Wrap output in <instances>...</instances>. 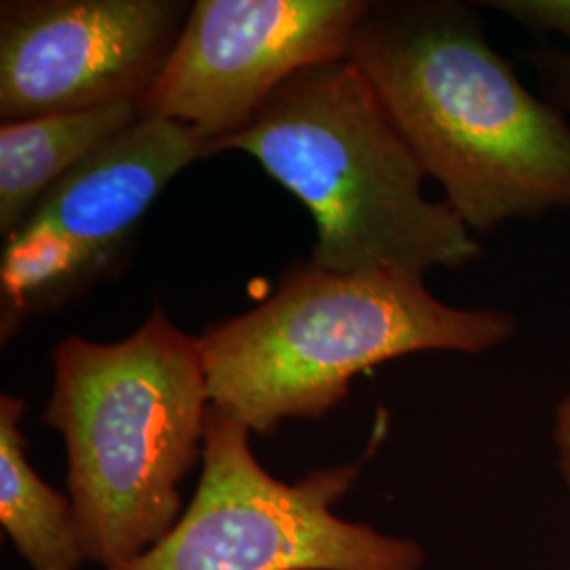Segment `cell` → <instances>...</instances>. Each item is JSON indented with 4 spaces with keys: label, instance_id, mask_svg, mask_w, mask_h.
<instances>
[{
    "label": "cell",
    "instance_id": "6da1fadb",
    "mask_svg": "<svg viewBox=\"0 0 570 570\" xmlns=\"http://www.w3.org/2000/svg\"><path fill=\"white\" fill-rule=\"evenodd\" d=\"M393 129L469 230L570 209V125L454 0L370 2L348 49Z\"/></svg>",
    "mask_w": 570,
    "mask_h": 570
},
{
    "label": "cell",
    "instance_id": "7a4b0ae2",
    "mask_svg": "<svg viewBox=\"0 0 570 570\" xmlns=\"http://www.w3.org/2000/svg\"><path fill=\"white\" fill-rule=\"evenodd\" d=\"M53 367L42 423L66 444L82 551L119 569L178 524L180 484L204 459L212 402L199 336L157 306L121 343L61 341Z\"/></svg>",
    "mask_w": 570,
    "mask_h": 570
},
{
    "label": "cell",
    "instance_id": "3957f363",
    "mask_svg": "<svg viewBox=\"0 0 570 570\" xmlns=\"http://www.w3.org/2000/svg\"><path fill=\"white\" fill-rule=\"evenodd\" d=\"M225 150L252 155L306 205L311 263L326 271L425 277L482 256L446 202L425 197V171L348 58L292 75L214 155Z\"/></svg>",
    "mask_w": 570,
    "mask_h": 570
},
{
    "label": "cell",
    "instance_id": "277c9868",
    "mask_svg": "<svg viewBox=\"0 0 570 570\" xmlns=\"http://www.w3.org/2000/svg\"><path fill=\"white\" fill-rule=\"evenodd\" d=\"M515 317L435 298L423 277L334 273L298 263L263 305L199 336L212 406L271 435L289 419H322L351 381L423 351L484 353L510 341Z\"/></svg>",
    "mask_w": 570,
    "mask_h": 570
},
{
    "label": "cell",
    "instance_id": "5b68a950",
    "mask_svg": "<svg viewBox=\"0 0 570 570\" xmlns=\"http://www.w3.org/2000/svg\"><path fill=\"white\" fill-rule=\"evenodd\" d=\"M249 429L209 406L199 487L174 530L115 570H421L425 551L404 537L346 522L334 508L360 465L273 478Z\"/></svg>",
    "mask_w": 570,
    "mask_h": 570
},
{
    "label": "cell",
    "instance_id": "8992f818",
    "mask_svg": "<svg viewBox=\"0 0 570 570\" xmlns=\"http://www.w3.org/2000/svg\"><path fill=\"white\" fill-rule=\"evenodd\" d=\"M199 159L188 127L142 117L56 184L0 254L2 345L108 279L167 184Z\"/></svg>",
    "mask_w": 570,
    "mask_h": 570
},
{
    "label": "cell",
    "instance_id": "52a82bcc",
    "mask_svg": "<svg viewBox=\"0 0 570 570\" xmlns=\"http://www.w3.org/2000/svg\"><path fill=\"white\" fill-rule=\"evenodd\" d=\"M366 0H197L142 117L188 127L212 157L292 75L348 58Z\"/></svg>",
    "mask_w": 570,
    "mask_h": 570
},
{
    "label": "cell",
    "instance_id": "ba28073f",
    "mask_svg": "<svg viewBox=\"0 0 570 570\" xmlns=\"http://www.w3.org/2000/svg\"><path fill=\"white\" fill-rule=\"evenodd\" d=\"M190 9L186 0H4L0 119L140 106Z\"/></svg>",
    "mask_w": 570,
    "mask_h": 570
},
{
    "label": "cell",
    "instance_id": "9c48e42d",
    "mask_svg": "<svg viewBox=\"0 0 570 570\" xmlns=\"http://www.w3.org/2000/svg\"><path fill=\"white\" fill-rule=\"evenodd\" d=\"M142 119L136 102L0 125V235L11 237L56 184Z\"/></svg>",
    "mask_w": 570,
    "mask_h": 570
},
{
    "label": "cell",
    "instance_id": "30bf717a",
    "mask_svg": "<svg viewBox=\"0 0 570 570\" xmlns=\"http://www.w3.org/2000/svg\"><path fill=\"white\" fill-rule=\"evenodd\" d=\"M26 407L20 395H0V524L30 569L79 570L87 558L77 511L30 465Z\"/></svg>",
    "mask_w": 570,
    "mask_h": 570
},
{
    "label": "cell",
    "instance_id": "8fae6325",
    "mask_svg": "<svg viewBox=\"0 0 570 570\" xmlns=\"http://www.w3.org/2000/svg\"><path fill=\"white\" fill-rule=\"evenodd\" d=\"M484 7L539 35L570 42V0H489Z\"/></svg>",
    "mask_w": 570,
    "mask_h": 570
},
{
    "label": "cell",
    "instance_id": "7c38bea8",
    "mask_svg": "<svg viewBox=\"0 0 570 570\" xmlns=\"http://www.w3.org/2000/svg\"><path fill=\"white\" fill-rule=\"evenodd\" d=\"M527 60L539 75V81L551 100L560 106H570V51L546 47L529 51Z\"/></svg>",
    "mask_w": 570,
    "mask_h": 570
},
{
    "label": "cell",
    "instance_id": "4fadbf2b",
    "mask_svg": "<svg viewBox=\"0 0 570 570\" xmlns=\"http://www.w3.org/2000/svg\"><path fill=\"white\" fill-rule=\"evenodd\" d=\"M553 444L558 450V469L570 490V391L558 402L553 414Z\"/></svg>",
    "mask_w": 570,
    "mask_h": 570
},
{
    "label": "cell",
    "instance_id": "5bb4252c",
    "mask_svg": "<svg viewBox=\"0 0 570 570\" xmlns=\"http://www.w3.org/2000/svg\"><path fill=\"white\" fill-rule=\"evenodd\" d=\"M570 570V569H569Z\"/></svg>",
    "mask_w": 570,
    "mask_h": 570
}]
</instances>
